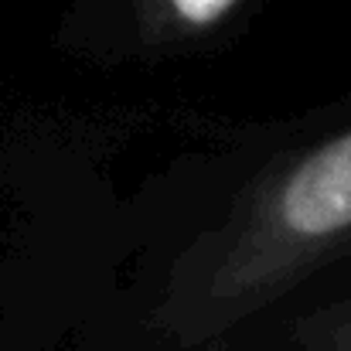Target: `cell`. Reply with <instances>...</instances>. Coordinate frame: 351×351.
I'll return each mask as SVG.
<instances>
[{"mask_svg": "<svg viewBox=\"0 0 351 351\" xmlns=\"http://www.w3.org/2000/svg\"><path fill=\"white\" fill-rule=\"evenodd\" d=\"M351 252V126L290 157L235 212L195 300L202 331L297 287Z\"/></svg>", "mask_w": 351, "mask_h": 351, "instance_id": "6da1fadb", "label": "cell"}, {"mask_svg": "<svg viewBox=\"0 0 351 351\" xmlns=\"http://www.w3.org/2000/svg\"><path fill=\"white\" fill-rule=\"evenodd\" d=\"M242 0H143V27L150 38H198L232 17Z\"/></svg>", "mask_w": 351, "mask_h": 351, "instance_id": "7a4b0ae2", "label": "cell"}, {"mask_svg": "<svg viewBox=\"0 0 351 351\" xmlns=\"http://www.w3.org/2000/svg\"><path fill=\"white\" fill-rule=\"evenodd\" d=\"M314 351H351V304L321 324V331L314 335Z\"/></svg>", "mask_w": 351, "mask_h": 351, "instance_id": "3957f363", "label": "cell"}]
</instances>
